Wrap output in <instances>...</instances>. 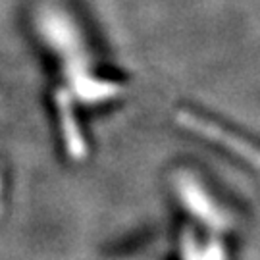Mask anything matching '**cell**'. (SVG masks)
<instances>
[{
    "label": "cell",
    "mask_w": 260,
    "mask_h": 260,
    "mask_svg": "<svg viewBox=\"0 0 260 260\" xmlns=\"http://www.w3.org/2000/svg\"><path fill=\"white\" fill-rule=\"evenodd\" d=\"M205 260H223V251L218 243H210L205 251Z\"/></svg>",
    "instance_id": "7"
},
{
    "label": "cell",
    "mask_w": 260,
    "mask_h": 260,
    "mask_svg": "<svg viewBox=\"0 0 260 260\" xmlns=\"http://www.w3.org/2000/svg\"><path fill=\"white\" fill-rule=\"evenodd\" d=\"M37 29L48 47L64 60L70 83L89 74L83 37L66 10L56 4H43L37 12Z\"/></svg>",
    "instance_id": "1"
},
{
    "label": "cell",
    "mask_w": 260,
    "mask_h": 260,
    "mask_svg": "<svg viewBox=\"0 0 260 260\" xmlns=\"http://www.w3.org/2000/svg\"><path fill=\"white\" fill-rule=\"evenodd\" d=\"M0 208H2V179H0Z\"/></svg>",
    "instance_id": "8"
},
{
    "label": "cell",
    "mask_w": 260,
    "mask_h": 260,
    "mask_svg": "<svg viewBox=\"0 0 260 260\" xmlns=\"http://www.w3.org/2000/svg\"><path fill=\"white\" fill-rule=\"evenodd\" d=\"M177 195L185 203L189 212H193L212 230H225L230 225L228 216L216 206L212 199L208 197L203 185L193 179L191 176H179L177 177Z\"/></svg>",
    "instance_id": "3"
},
{
    "label": "cell",
    "mask_w": 260,
    "mask_h": 260,
    "mask_svg": "<svg viewBox=\"0 0 260 260\" xmlns=\"http://www.w3.org/2000/svg\"><path fill=\"white\" fill-rule=\"evenodd\" d=\"M176 121L181 127H185V129L193 131V133L205 137V139L214 141V143L222 145L225 149H230L233 154H237L243 160L251 162L252 166H258V154H256V149L252 147L251 143H247L241 137L233 135L232 131L222 129L218 123H212V121L205 120V118H201V116H197V114H193V112L189 110L177 112Z\"/></svg>",
    "instance_id": "2"
},
{
    "label": "cell",
    "mask_w": 260,
    "mask_h": 260,
    "mask_svg": "<svg viewBox=\"0 0 260 260\" xmlns=\"http://www.w3.org/2000/svg\"><path fill=\"white\" fill-rule=\"evenodd\" d=\"M54 104L58 110V120L62 127V137H64L66 150L72 160L83 162L87 158V145H85L83 133L79 129V123L74 112V99L66 89H56Z\"/></svg>",
    "instance_id": "4"
},
{
    "label": "cell",
    "mask_w": 260,
    "mask_h": 260,
    "mask_svg": "<svg viewBox=\"0 0 260 260\" xmlns=\"http://www.w3.org/2000/svg\"><path fill=\"white\" fill-rule=\"evenodd\" d=\"M181 258L183 260H205V251H201V245L195 239L191 230H185L181 237Z\"/></svg>",
    "instance_id": "6"
},
{
    "label": "cell",
    "mask_w": 260,
    "mask_h": 260,
    "mask_svg": "<svg viewBox=\"0 0 260 260\" xmlns=\"http://www.w3.org/2000/svg\"><path fill=\"white\" fill-rule=\"evenodd\" d=\"M72 87H74V93L77 94V99L83 101V103L110 101V99H116L118 94L125 91L123 85L114 83V81H104V79H96L91 74L75 79Z\"/></svg>",
    "instance_id": "5"
}]
</instances>
